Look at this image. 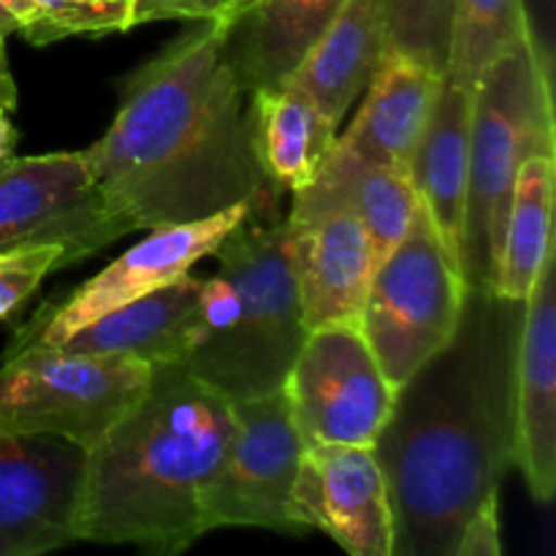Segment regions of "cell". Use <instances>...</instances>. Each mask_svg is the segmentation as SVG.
<instances>
[{
	"label": "cell",
	"instance_id": "4fadbf2b",
	"mask_svg": "<svg viewBox=\"0 0 556 556\" xmlns=\"http://www.w3.org/2000/svg\"><path fill=\"white\" fill-rule=\"evenodd\" d=\"M299 530L329 535L353 556H394L389 486L372 445H309L291 492Z\"/></svg>",
	"mask_w": 556,
	"mask_h": 556
},
{
	"label": "cell",
	"instance_id": "3957f363",
	"mask_svg": "<svg viewBox=\"0 0 556 556\" xmlns=\"http://www.w3.org/2000/svg\"><path fill=\"white\" fill-rule=\"evenodd\" d=\"M233 432V407L182 362L155 367L139 405L87 451L74 538L179 554L201 530V497Z\"/></svg>",
	"mask_w": 556,
	"mask_h": 556
},
{
	"label": "cell",
	"instance_id": "d6986e66",
	"mask_svg": "<svg viewBox=\"0 0 556 556\" xmlns=\"http://www.w3.org/2000/svg\"><path fill=\"white\" fill-rule=\"evenodd\" d=\"M472 90L448 76L410 163V179L429 223L462 269L465 253L467 157H470Z\"/></svg>",
	"mask_w": 556,
	"mask_h": 556
},
{
	"label": "cell",
	"instance_id": "ac0fdd59",
	"mask_svg": "<svg viewBox=\"0 0 556 556\" xmlns=\"http://www.w3.org/2000/svg\"><path fill=\"white\" fill-rule=\"evenodd\" d=\"M386 49V0H345L282 87H291L340 125L367 90Z\"/></svg>",
	"mask_w": 556,
	"mask_h": 556
},
{
	"label": "cell",
	"instance_id": "4316f807",
	"mask_svg": "<svg viewBox=\"0 0 556 556\" xmlns=\"http://www.w3.org/2000/svg\"><path fill=\"white\" fill-rule=\"evenodd\" d=\"M65 266H74V258L58 242L0 250V320H9L36 293L43 277Z\"/></svg>",
	"mask_w": 556,
	"mask_h": 556
},
{
	"label": "cell",
	"instance_id": "44dd1931",
	"mask_svg": "<svg viewBox=\"0 0 556 556\" xmlns=\"http://www.w3.org/2000/svg\"><path fill=\"white\" fill-rule=\"evenodd\" d=\"M201 280L204 277L188 271L172 286L157 288L81 326L60 348L76 353L134 356L152 367L182 362L199 318Z\"/></svg>",
	"mask_w": 556,
	"mask_h": 556
},
{
	"label": "cell",
	"instance_id": "1f68e13d",
	"mask_svg": "<svg viewBox=\"0 0 556 556\" xmlns=\"http://www.w3.org/2000/svg\"><path fill=\"white\" fill-rule=\"evenodd\" d=\"M0 33H5V36L16 33V20L9 9V0H0Z\"/></svg>",
	"mask_w": 556,
	"mask_h": 556
},
{
	"label": "cell",
	"instance_id": "9a60e30c",
	"mask_svg": "<svg viewBox=\"0 0 556 556\" xmlns=\"http://www.w3.org/2000/svg\"><path fill=\"white\" fill-rule=\"evenodd\" d=\"M288 253L307 331L324 326H358L375 271L372 244L362 220L348 210L291 220Z\"/></svg>",
	"mask_w": 556,
	"mask_h": 556
},
{
	"label": "cell",
	"instance_id": "f1b7e54d",
	"mask_svg": "<svg viewBox=\"0 0 556 556\" xmlns=\"http://www.w3.org/2000/svg\"><path fill=\"white\" fill-rule=\"evenodd\" d=\"M500 494H492L476 508V514L465 521L456 541L454 556H500Z\"/></svg>",
	"mask_w": 556,
	"mask_h": 556
},
{
	"label": "cell",
	"instance_id": "7a4b0ae2",
	"mask_svg": "<svg viewBox=\"0 0 556 556\" xmlns=\"http://www.w3.org/2000/svg\"><path fill=\"white\" fill-rule=\"evenodd\" d=\"M85 152L98 190L130 231L269 201L226 20L193 22L130 71L112 125Z\"/></svg>",
	"mask_w": 556,
	"mask_h": 556
},
{
	"label": "cell",
	"instance_id": "9c48e42d",
	"mask_svg": "<svg viewBox=\"0 0 556 556\" xmlns=\"http://www.w3.org/2000/svg\"><path fill=\"white\" fill-rule=\"evenodd\" d=\"M255 204H237L201 220L150 228L139 244L103 266L96 277L76 286L65 299L47 302L25 326H20L3 356L25 348H60L74 331L101 315L172 286L188 275L201 258L228 237L233 226L250 215Z\"/></svg>",
	"mask_w": 556,
	"mask_h": 556
},
{
	"label": "cell",
	"instance_id": "484cf974",
	"mask_svg": "<svg viewBox=\"0 0 556 556\" xmlns=\"http://www.w3.org/2000/svg\"><path fill=\"white\" fill-rule=\"evenodd\" d=\"M454 0H386L389 49L427 60L445 74Z\"/></svg>",
	"mask_w": 556,
	"mask_h": 556
},
{
	"label": "cell",
	"instance_id": "8992f818",
	"mask_svg": "<svg viewBox=\"0 0 556 556\" xmlns=\"http://www.w3.org/2000/svg\"><path fill=\"white\" fill-rule=\"evenodd\" d=\"M155 367L134 356L25 348L0 364V427L16 434H58L90 451L128 416Z\"/></svg>",
	"mask_w": 556,
	"mask_h": 556
},
{
	"label": "cell",
	"instance_id": "ba28073f",
	"mask_svg": "<svg viewBox=\"0 0 556 556\" xmlns=\"http://www.w3.org/2000/svg\"><path fill=\"white\" fill-rule=\"evenodd\" d=\"M233 432L220 467L201 497V530L261 527L307 535L291 519V492L304 440L293 424L286 391L231 402Z\"/></svg>",
	"mask_w": 556,
	"mask_h": 556
},
{
	"label": "cell",
	"instance_id": "e0dca14e",
	"mask_svg": "<svg viewBox=\"0 0 556 556\" xmlns=\"http://www.w3.org/2000/svg\"><path fill=\"white\" fill-rule=\"evenodd\" d=\"M445 74L427 60L386 49L364 101L337 139L356 155L410 174L413 155L438 103Z\"/></svg>",
	"mask_w": 556,
	"mask_h": 556
},
{
	"label": "cell",
	"instance_id": "83f0119b",
	"mask_svg": "<svg viewBox=\"0 0 556 556\" xmlns=\"http://www.w3.org/2000/svg\"><path fill=\"white\" fill-rule=\"evenodd\" d=\"M239 0H134V25L163 20H226Z\"/></svg>",
	"mask_w": 556,
	"mask_h": 556
},
{
	"label": "cell",
	"instance_id": "5bb4252c",
	"mask_svg": "<svg viewBox=\"0 0 556 556\" xmlns=\"http://www.w3.org/2000/svg\"><path fill=\"white\" fill-rule=\"evenodd\" d=\"M510 465L535 503L556 494V250L543 261L521 313Z\"/></svg>",
	"mask_w": 556,
	"mask_h": 556
},
{
	"label": "cell",
	"instance_id": "603a6c76",
	"mask_svg": "<svg viewBox=\"0 0 556 556\" xmlns=\"http://www.w3.org/2000/svg\"><path fill=\"white\" fill-rule=\"evenodd\" d=\"M554 188L552 152H535L521 163L505 217L503 248L492 291L503 299L525 302L538 280L543 261L554 250Z\"/></svg>",
	"mask_w": 556,
	"mask_h": 556
},
{
	"label": "cell",
	"instance_id": "7c38bea8",
	"mask_svg": "<svg viewBox=\"0 0 556 556\" xmlns=\"http://www.w3.org/2000/svg\"><path fill=\"white\" fill-rule=\"evenodd\" d=\"M87 451L58 434L0 427V556H38L74 543Z\"/></svg>",
	"mask_w": 556,
	"mask_h": 556
},
{
	"label": "cell",
	"instance_id": "8fae6325",
	"mask_svg": "<svg viewBox=\"0 0 556 556\" xmlns=\"http://www.w3.org/2000/svg\"><path fill=\"white\" fill-rule=\"evenodd\" d=\"M130 233L92 179L87 152L0 161V250L58 242L74 264Z\"/></svg>",
	"mask_w": 556,
	"mask_h": 556
},
{
	"label": "cell",
	"instance_id": "2e32d148",
	"mask_svg": "<svg viewBox=\"0 0 556 556\" xmlns=\"http://www.w3.org/2000/svg\"><path fill=\"white\" fill-rule=\"evenodd\" d=\"M418 206L421 201L410 174L367 161L337 139L318 177L293 193L291 212L286 217L302 220L329 210L353 212L367 231L378 266L410 231Z\"/></svg>",
	"mask_w": 556,
	"mask_h": 556
},
{
	"label": "cell",
	"instance_id": "ffe728a7",
	"mask_svg": "<svg viewBox=\"0 0 556 556\" xmlns=\"http://www.w3.org/2000/svg\"><path fill=\"white\" fill-rule=\"evenodd\" d=\"M345 0H239L226 16L228 52L244 90L282 87Z\"/></svg>",
	"mask_w": 556,
	"mask_h": 556
},
{
	"label": "cell",
	"instance_id": "4dcf8cb0",
	"mask_svg": "<svg viewBox=\"0 0 556 556\" xmlns=\"http://www.w3.org/2000/svg\"><path fill=\"white\" fill-rule=\"evenodd\" d=\"M11 112H5V109H0V161H5V157L14 155L16 150V141H20V134H16L14 123L9 119Z\"/></svg>",
	"mask_w": 556,
	"mask_h": 556
},
{
	"label": "cell",
	"instance_id": "30bf717a",
	"mask_svg": "<svg viewBox=\"0 0 556 556\" xmlns=\"http://www.w3.org/2000/svg\"><path fill=\"white\" fill-rule=\"evenodd\" d=\"M282 391L304 448L375 445L396 396L358 326L309 331Z\"/></svg>",
	"mask_w": 556,
	"mask_h": 556
},
{
	"label": "cell",
	"instance_id": "277c9868",
	"mask_svg": "<svg viewBox=\"0 0 556 556\" xmlns=\"http://www.w3.org/2000/svg\"><path fill=\"white\" fill-rule=\"evenodd\" d=\"M266 204H255L212 250L217 271L201 280L199 318L182 358L195 378L228 402L280 391L309 334L286 217H264Z\"/></svg>",
	"mask_w": 556,
	"mask_h": 556
},
{
	"label": "cell",
	"instance_id": "d4e9b609",
	"mask_svg": "<svg viewBox=\"0 0 556 556\" xmlns=\"http://www.w3.org/2000/svg\"><path fill=\"white\" fill-rule=\"evenodd\" d=\"M9 9L16 33L36 47L134 27V0H9Z\"/></svg>",
	"mask_w": 556,
	"mask_h": 556
},
{
	"label": "cell",
	"instance_id": "5b68a950",
	"mask_svg": "<svg viewBox=\"0 0 556 556\" xmlns=\"http://www.w3.org/2000/svg\"><path fill=\"white\" fill-rule=\"evenodd\" d=\"M554 128L552 65L532 30L519 47L500 54L472 87L462 253L467 288H494L516 174L535 152L554 155Z\"/></svg>",
	"mask_w": 556,
	"mask_h": 556
},
{
	"label": "cell",
	"instance_id": "6da1fadb",
	"mask_svg": "<svg viewBox=\"0 0 556 556\" xmlns=\"http://www.w3.org/2000/svg\"><path fill=\"white\" fill-rule=\"evenodd\" d=\"M525 302L467 288L454 337L396 389L375 440L394 556H454L465 521L500 494L514 445Z\"/></svg>",
	"mask_w": 556,
	"mask_h": 556
},
{
	"label": "cell",
	"instance_id": "f546056e",
	"mask_svg": "<svg viewBox=\"0 0 556 556\" xmlns=\"http://www.w3.org/2000/svg\"><path fill=\"white\" fill-rule=\"evenodd\" d=\"M0 109H5V112H14L16 109V81L9 65L5 33H0Z\"/></svg>",
	"mask_w": 556,
	"mask_h": 556
},
{
	"label": "cell",
	"instance_id": "cb8c5ba5",
	"mask_svg": "<svg viewBox=\"0 0 556 556\" xmlns=\"http://www.w3.org/2000/svg\"><path fill=\"white\" fill-rule=\"evenodd\" d=\"M530 33L525 0H454L445 76L472 90L478 76Z\"/></svg>",
	"mask_w": 556,
	"mask_h": 556
},
{
	"label": "cell",
	"instance_id": "52a82bcc",
	"mask_svg": "<svg viewBox=\"0 0 556 556\" xmlns=\"http://www.w3.org/2000/svg\"><path fill=\"white\" fill-rule=\"evenodd\" d=\"M465 296L459 264L418 206L405 239L375 266L358 315V329L394 389L454 337Z\"/></svg>",
	"mask_w": 556,
	"mask_h": 556
},
{
	"label": "cell",
	"instance_id": "7402d4cb",
	"mask_svg": "<svg viewBox=\"0 0 556 556\" xmlns=\"http://www.w3.org/2000/svg\"><path fill=\"white\" fill-rule=\"evenodd\" d=\"M248 117L255 161L277 193H299L318 177L340 128L291 87L250 90Z\"/></svg>",
	"mask_w": 556,
	"mask_h": 556
}]
</instances>
